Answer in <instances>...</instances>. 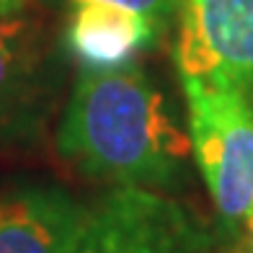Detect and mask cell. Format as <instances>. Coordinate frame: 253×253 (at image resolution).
I'll list each match as a JSON object with an SVG mask.
<instances>
[{"instance_id":"8992f818","label":"cell","mask_w":253,"mask_h":253,"mask_svg":"<svg viewBox=\"0 0 253 253\" xmlns=\"http://www.w3.org/2000/svg\"><path fill=\"white\" fill-rule=\"evenodd\" d=\"M85 212L65 189H18L0 207V253H78Z\"/></svg>"},{"instance_id":"277c9868","label":"cell","mask_w":253,"mask_h":253,"mask_svg":"<svg viewBox=\"0 0 253 253\" xmlns=\"http://www.w3.org/2000/svg\"><path fill=\"white\" fill-rule=\"evenodd\" d=\"M176 62L183 78L253 90V0H183Z\"/></svg>"},{"instance_id":"5b68a950","label":"cell","mask_w":253,"mask_h":253,"mask_svg":"<svg viewBox=\"0 0 253 253\" xmlns=\"http://www.w3.org/2000/svg\"><path fill=\"white\" fill-rule=\"evenodd\" d=\"M52 93L49 44L26 10L0 21V145L37 134Z\"/></svg>"},{"instance_id":"3957f363","label":"cell","mask_w":253,"mask_h":253,"mask_svg":"<svg viewBox=\"0 0 253 253\" xmlns=\"http://www.w3.org/2000/svg\"><path fill=\"white\" fill-rule=\"evenodd\" d=\"M207 235L183 207L153 189L114 186L85 212L78 253H204Z\"/></svg>"},{"instance_id":"52a82bcc","label":"cell","mask_w":253,"mask_h":253,"mask_svg":"<svg viewBox=\"0 0 253 253\" xmlns=\"http://www.w3.org/2000/svg\"><path fill=\"white\" fill-rule=\"evenodd\" d=\"M158 18L111 3H75L65 42L83 70L132 65L134 54L155 42Z\"/></svg>"},{"instance_id":"9c48e42d","label":"cell","mask_w":253,"mask_h":253,"mask_svg":"<svg viewBox=\"0 0 253 253\" xmlns=\"http://www.w3.org/2000/svg\"><path fill=\"white\" fill-rule=\"evenodd\" d=\"M225 253H253V212L248 214V220L240 225V233L235 238V243Z\"/></svg>"},{"instance_id":"ba28073f","label":"cell","mask_w":253,"mask_h":253,"mask_svg":"<svg viewBox=\"0 0 253 253\" xmlns=\"http://www.w3.org/2000/svg\"><path fill=\"white\" fill-rule=\"evenodd\" d=\"M70 3H111V5H122L137 10V13L153 16V18H163L176 8L178 0H70Z\"/></svg>"},{"instance_id":"30bf717a","label":"cell","mask_w":253,"mask_h":253,"mask_svg":"<svg viewBox=\"0 0 253 253\" xmlns=\"http://www.w3.org/2000/svg\"><path fill=\"white\" fill-rule=\"evenodd\" d=\"M26 10V0H0V21L10 16H18Z\"/></svg>"},{"instance_id":"7a4b0ae2","label":"cell","mask_w":253,"mask_h":253,"mask_svg":"<svg viewBox=\"0 0 253 253\" xmlns=\"http://www.w3.org/2000/svg\"><path fill=\"white\" fill-rule=\"evenodd\" d=\"M194 158L217 214L240 227L253 212V106L243 90L183 78Z\"/></svg>"},{"instance_id":"6da1fadb","label":"cell","mask_w":253,"mask_h":253,"mask_svg":"<svg viewBox=\"0 0 253 253\" xmlns=\"http://www.w3.org/2000/svg\"><path fill=\"white\" fill-rule=\"evenodd\" d=\"M57 155L83 178L137 189H173L189 140L140 67L83 70L57 126Z\"/></svg>"}]
</instances>
